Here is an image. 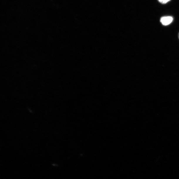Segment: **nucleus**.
Masks as SVG:
<instances>
[{
    "label": "nucleus",
    "instance_id": "nucleus-1",
    "mask_svg": "<svg viewBox=\"0 0 179 179\" xmlns=\"http://www.w3.org/2000/svg\"><path fill=\"white\" fill-rule=\"evenodd\" d=\"M173 20V18L171 16H164L161 17L160 22L163 25L167 26L171 23Z\"/></svg>",
    "mask_w": 179,
    "mask_h": 179
},
{
    "label": "nucleus",
    "instance_id": "nucleus-2",
    "mask_svg": "<svg viewBox=\"0 0 179 179\" xmlns=\"http://www.w3.org/2000/svg\"><path fill=\"white\" fill-rule=\"evenodd\" d=\"M158 1L162 4H166L170 1V0H158Z\"/></svg>",
    "mask_w": 179,
    "mask_h": 179
},
{
    "label": "nucleus",
    "instance_id": "nucleus-3",
    "mask_svg": "<svg viewBox=\"0 0 179 179\" xmlns=\"http://www.w3.org/2000/svg\"><path fill=\"white\" fill-rule=\"evenodd\" d=\"M178 37L179 39V34H178Z\"/></svg>",
    "mask_w": 179,
    "mask_h": 179
}]
</instances>
